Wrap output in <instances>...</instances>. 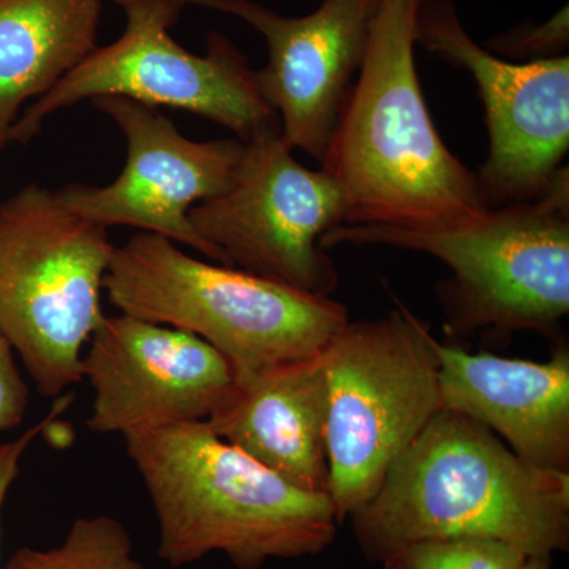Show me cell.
Wrapping results in <instances>:
<instances>
[{
    "instance_id": "obj_1",
    "label": "cell",
    "mask_w": 569,
    "mask_h": 569,
    "mask_svg": "<svg viewBox=\"0 0 569 569\" xmlns=\"http://www.w3.org/2000/svg\"><path fill=\"white\" fill-rule=\"evenodd\" d=\"M370 561L433 538L498 539L550 559L569 546V471L533 466L473 419L440 410L351 512Z\"/></svg>"
},
{
    "instance_id": "obj_2",
    "label": "cell",
    "mask_w": 569,
    "mask_h": 569,
    "mask_svg": "<svg viewBox=\"0 0 569 569\" xmlns=\"http://www.w3.org/2000/svg\"><path fill=\"white\" fill-rule=\"evenodd\" d=\"M422 0H381L369 48L321 157L346 198L343 224L441 228L489 211L477 173L441 140L417 61Z\"/></svg>"
},
{
    "instance_id": "obj_3",
    "label": "cell",
    "mask_w": 569,
    "mask_h": 569,
    "mask_svg": "<svg viewBox=\"0 0 569 569\" xmlns=\"http://www.w3.org/2000/svg\"><path fill=\"white\" fill-rule=\"evenodd\" d=\"M123 440L159 520V557L171 567L222 552L236 568L260 569L335 541L340 522L328 493L296 488L206 421Z\"/></svg>"
},
{
    "instance_id": "obj_4",
    "label": "cell",
    "mask_w": 569,
    "mask_h": 569,
    "mask_svg": "<svg viewBox=\"0 0 569 569\" xmlns=\"http://www.w3.org/2000/svg\"><path fill=\"white\" fill-rule=\"evenodd\" d=\"M342 244L388 246L443 261L452 279L437 293L455 335L550 336L569 313L568 164L533 200L449 227L339 224L321 239L326 250Z\"/></svg>"
},
{
    "instance_id": "obj_5",
    "label": "cell",
    "mask_w": 569,
    "mask_h": 569,
    "mask_svg": "<svg viewBox=\"0 0 569 569\" xmlns=\"http://www.w3.org/2000/svg\"><path fill=\"white\" fill-rule=\"evenodd\" d=\"M104 293L119 313L200 337L234 377L320 353L350 321L331 296L206 263L151 233L116 247Z\"/></svg>"
},
{
    "instance_id": "obj_6",
    "label": "cell",
    "mask_w": 569,
    "mask_h": 569,
    "mask_svg": "<svg viewBox=\"0 0 569 569\" xmlns=\"http://www.w3.org/2000/svg\"><path fill=\"white\" fill-rule=\"evenodd\" d=\"M114 249L108 228L47 187L31 183L0 204V332L39 395L56 399L84 381Z\"/></svg>"
},
{
    "instance_id": "obj_7",
    "label": "cell",
    "mask_w": 569,
    "mask_h": 569,
    "mask_svg": "<svg viewBox=\"0 0 569 569\" xmlns=\"http://www.w3.org/2000/svg\"><path fill=\"white\" fill-rule=\"evenodd\" d=\"M436 343L429 326L396 299L387 317L348 321L326 346L328 496L339 522L376 496L441 410Z\"/></svg>"
},
{
    "instance_id": "obj_8",
    "label": "cell",
    "mask_w": 569,
    "mask_h": 569,
    "mask_svg": "<svg viewBox=\"0 0 569 569\" xmlns=\"http://www.w3.org/2000/svg\"><path fill=\"white\" fill-rule=\"evenodd\" d=\"M126 14L118 40L97 48L47 96L26 108L10 142L36 138L50 116L99 97H126L149 107L178 108L231 130L249 141L268 127H280L257 70L244 52L219 32L206 40V54L187 51L171 37L186 0H114Z\"/></svg>"
},
{
    "instance_id": "obj_9",
    "label": "cell",
    "mask_w": 569,
    "mask_h": 569,
    "mask_svg": "<svg viewBox=\"0 0 569 569\" xmlns=\"http://www.w3.org/2000/svg\"><path fill=\"white\" fill-rule=\"evenodd\" d=\"M244 144L230 189L190 209L193 230L220 264L331 296L339 272L321 239L346 223V198L323 170L295 159L280 127H268Z\"/></svg>"
},
{
    "instance_id": "obj_10",
    "label": "cell",
    "mask_w": 569,
    "mask_h": 569,
    "mask_svg": "<svg viewBox=\"0 0 569 569\" xmlns=\"http://www.w3.org/2000/svg\"><path fill=\"white\" fill-rule=\"evenodd\" d=\"M415 41L471 74L485 104L489 148L477 171L490 209L537 198L569 151V58L512 62L467 32L452 0H422Z\"/></svg>"
},
{
    "instance_id": "obj_11",
    "label": "cell",
    "mask_w": 569,
    "mask_h": 569,
    "mask_svg": "<svg viewBox=\"0 0 569 569\" xmlns=\"http://www.w3.org/2000/svg\"><path fill=\"white\" fill-rule=\"evenodd\" d=\"M91 103L122 130L126 167L108 186L70 183L56 190L59 201L100 227L163 236L220 264L216 250L193 230L189 212L230 189L244 142L189 140L157 108L126 97H99Z\"/></svg>"
},
{
    "instance_id": "obj_12",
    "label": "cell",
    "mask_w": 569,
    "mask_h": 569,
    "mask_svg": "<svg viewBox=\"0 0 569 569\" xmlns=\"http://www.w3.org/2000/svg\"><path fill=\"white\" fill-rule=\"evenodd\" d=\"M89 430L123 438L208 421L234 370L200 337L126 313L104 317L82 356Z\"/></svg>"
},
{
    "instance_id": "obj_13",
    "label": "cell",
    "mask_w": 569,
    "mask_h": 569,
    "mask_svg": "<svg viewBox=\"0 0 569 569\" xmlns=\"http://www.w3.org/2000/svg\"><path fill=\"white\" fill-rule=\"evenodd\" d=\"M260 32L268 62L258 81L293 151L321 160L365 62L381 0H321L306 17H280L252 0H186Z\"/></svg>"
},
{
    "instance_id": "obj_14",
    "label": "cell",
    "mask_w": 569,
    "mask_h": 569,
    "mask_svg": "<svg viewBox=\"0 0 569 569\" xmlns=\"http://www.w3.org/2000/svg\"><path fill=\"white\" fill-rule=\"evenodd\" d=\"M441 410L488 427L515 455L569 471V351L546 362L468 353L437 342Z\"/></svg>"
},
{
    "instance_id": "obj_15",
    "label": "cell",
    "mask_w": 569,
    "mask_h": 569,
    "mask_svg": "<svg viewBox=\"0 0 569 569\" xmlns=\"http://www.w3.org/2000/svg\"><path fill=\"white\" fill-rule=\"evenodd\" d=\"M323 351L234 377L206 421L228 443L316 493L329 489Z\"/></svg>"
},
{
    "instance_id": "obj_16",
    "label": "cell",
    "mask_w": 569,
    "mask_h": 569,
    "mask_svg": "<svg viewBox=\"0 0 569 569\" xmlns=\"http://www.w3.org/2000/svg\"><path fill=\"white\" fill-rule=\"evenodd\" d=\"M102 0H0V151L37 100L99 48Z\"/></svg>"
},
{
    "instance_id": "obj_17",
    "label": "cell",
    "mask_w": 569,
    "mask_h": 569,
    "mask_svg": "<svg viewBox=\"0 0 569 569\" xmlns=\"http://www.w3.org/2000/svg\"><path fill=\"white\" fill-rule=\"evenodd\" d=\"M6 569H144L133 556V539L111 516L80 518L56 548L18 549Z\"/></svg>"
},
{
    "instance_id": "obj_18",
    "label": "cell",
    "mask_w": 569,
    "mask_h": 569,
    "mask_svg": "<svg viewBox=\"0 0 569 569\" xmlns=\"http://www.w3.org/2000/svg\"><path fill=\"white\" fill-rule=\"evenodd\" d=\"M527 559L498 539L456 537L411 542L381 563L385 569H520Z\"/></svg>"
},
{
    "instance_id": "obj_19",
    "label": "cell",
    "mask_w": 569,
    "mask_h": 569,
    "mask_svg": "<svg viewBox=\"0 0 569 569\" xmlns=\"http://www.w3.org/2000/svg\"><path fill=\"white\" fill-rule=\"evenodd\" d=\"M486 48L500 58L512 62L545 61V59L563 58L569 48L568 6L557 11L541 24L522 22L508 32L492 37Z\"/></svg>"
},
{
    "instance_id": "obj_20",
    "label": "cell",
    "mask_w": 569,
    "mask_h": 569,
    "mask_svg": "<svg viewBox=\"0 0 569 569\" xmlns=\"http://www.w3.org/2000/svg\"><path fill=\"white\" fill-rule=\"evenodd\" d=\"M71 402H73V396L63 395L56 397L54 406H52L50 413L44 417L43 421L37 422L36 426L26 430L24 433H21L14 440L6 441V443L0 441V537H2L3 503H6L11 486L20 477L22 456L36 441L37 437H40L44 430L51 429L56 419L69 410Z\"/></svg>"
},
{
    "instance_id": "obj_21",
    "label": "cell",
    "mask_w": 569,
    "mask_h": 569,
    "mask_svg": "<svg viewBox=\"0 0 569 569\" xmlns=\"http://www.w3.org/2000/svg\"><path fill=\"white\" fill-rule=\"evenodd\" d=\"M13 353L9 340L0 332V433L20 426L29 407V388Z\"/></svg>"
},
{
    "instance_id": "obj_22",
    "label": "cell",
    "mask_w": 569,
    "mask_h": 569,
    "mask_svg": "<svg viewBox=\"0 0 569 569\" xmlns=\"http://www.w3.org/2000/svg\"><path fill=\"white\" fill-rule=\"evenodd\" d=\"M520 569H552L550 568V559L546 557H529Z\"/></svg>"
}]
</instances>
